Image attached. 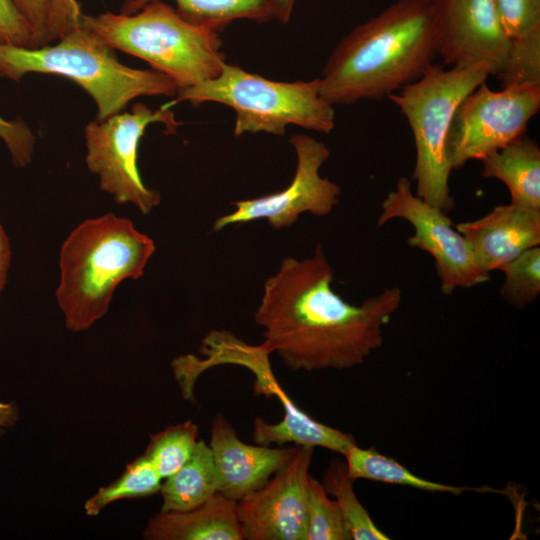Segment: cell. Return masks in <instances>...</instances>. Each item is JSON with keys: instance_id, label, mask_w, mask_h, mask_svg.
Here are the masks:
<instances>
[{"instance_id": "obj_10", "label": "cell", "mask_w": 540, "mask_h": 540, "mask_svg": "<svg viewBox=\"0 0 540 540\" xmlns=\"http://www.w3.org/2000/svg\"><path fill=\"white\" fill-rule=\"evenodd\" d=\"M395 218L408 221L414 228L407 244L434 258L444 295L490 280V272L482 267L465 237L453 228L445 211L414 194L411 180L405 177L398 179L395 190L389 192L382 202L377 226Z\"/></svg>"}, {"instance_id": "obj_19", "label": "cell", "mask_w": 540, "mask_h": 540, "mask_svg": "<svg viewBox=\"0 0 540 540\" xmlns=\"http://www.w3.org/2000/svg\"><path fill=\"white\" fill-rule=\"evenodd\" d=\"M252 437L257 445L294 443L296 446L322 447L343 456L356 445L352 434L320 423L305 412L293 418L283 417L274 424L256 417Z\"/></svg>"}, {"instance_id": "obj_22", "label": "cell", "mask_w": 540, "mask_h": 540, "mask_svg": "<svg viewBox=\"0 0 540 540\" xmlns=\"http://www.w3.org/2000/svg\"><path fill=\"white\" fill-rule=\"evenodd\" d=\"M321 483L325 491L333 496L337 502L351 539H390L376 526L369 513L358 500L353 489V481L347 475L346 463L337 458L333 459L325 470Z\"/></svg>"}, {"instance_id": "obj_6", "label": "cell", "mask_w": 540, "mask_h": 540, "mask_svg": "<svg viewBox=\"0 0 540 540\" xmlns=\"http://www.w3.org/2000/svg\"><path fill=\"white\" fill-rule=\"evenodd\" d=\"M193 106L215 102L235 112L234 135L268 133L282 136L296 125L329 134L335 127L334 105L319 91V79L274 81L225 63L214 78L179 89L176 100Z\"/></svg>"}, {"instance_id": "obj_20", "label": "cell", "mask_w": 540, "mask_h": 540, "mask_svg": "<svg viewBox=\"0 0 540 540\" xmlns=\"http://www.w3.org/2000/svg\"><path fill=\"white\" fill-rule=\"evenodd\" d=\"M153 0H124L120 13L134 14ZM176 10L187 20L220 32L236 20H275L270 0H174Z\"/></svg>"}, {"instance_id": "obj_31", "label": "cell", "mask_w": 540, "mask_h": 540, "mask_svg": "<svg viewBox=\"0 0 540 540\" xmlns=\"http://www.w3.org/2000/svg\"><path fill=\"white\" fill-rule=\"evenodd\" d=\"M30 25L37 47L51 43L50 12L52 0H12Z\"/></svg>"}, {"instance_id": "obj_34", "label": "cell", "mask_w": 540, "mask_h": 540, "mask_svg": "<svg viewBox=\"0 0 540 540\" xmlns=\"http://www.w3.org/2000/svg\"><path fill=\"white\" fill-rule=\"evenodd\" d=\"M298 0H270L275 13V20L287 24L293 15Z\"/></svg>"}, {"instance_id": "obj_8", "label": "cell", "mask_w": 540, "mask_h": 540, "mask_svg": "<svg viewBox=\"0 0 540 540\" xmlns=\"http://www.w3.org/2000/svg\"><path fill=\"white\" fill-rule=\"evenodd\" d=\"M166 105L152 110L136 102L130 111L105 120H93L84 129L89 171L99 179V187L118 204H131L149 214L160 204L159 191L145 186L137 167L138 147L146 128L162 123L174 132L180 125Z\"/></svg>"}, {"instance_id": "obj_14", "label": "cell", "mask_w": 540, "mask_h": 540, "mask_svg": "<svg viewBox=\"0 0 540 540\" xmlns=\"http://www.w3.org/2000/svg\"><path fill=\"white\" fill-rule=\"evenodd\" d=\"M209 446L214 461L217 492L234 501L262 487L291 460L297 447L271 448L246 444L221 414L213 419Z\"/></svg>"}, {"instance_id": "obj_15", "label": "cell", "mask_w": 540, "mask_h": 540, "mask_svg": "<svg viewBox=\"0 0 540 540\" xmlns=\"http://www.w3.org/2000/svg\"><path fill=\"white\" fill-rule=\"evenodd\" d=\"M482 267L499 270L522 252L540 245V210L499 205L485 216L455 225Z\"/></svg>"}, {"instance_id": "obj_29", "label": "cell", "mask_w": 540, "mask_h": 540, "mask_svg": "<svg viewBox=\"0 0 540 540\" xmlns=\"http://www.w3.org/2000/svg\"><path fill=\"white\" fill-rule=\"evenodd\" d=\"M0 139L15 166L22 168L31 163L36 137L26 122L21 119L6 120L0 116Z\"/></svg>"}, {"instance_id": "obj_33", "label": "cell", "mask_w": 540, "mask_h": 540, "mask_svg": "<svg viewBox=\"0 0 540 540\" xmlns=\"http://www.w3.org/2000/svg\"><path fill=\"white\" fill-rule=\"evenodd\" d=\"M11 258L12 252L10 242L2 224L0 223V294L6 285Z\"/></svg>"}, {"instance_id": "obj_26", "label": "cell", "mask_w": 540, "mask_h": 540, "mask_svg": "<svg viewBox=\"0 0 540 540\" xmlns=\"http://www.w3.org/2000/svg\"><path fill=\"white\" fill-rule=\"evenodd\" d=\"M306 540H351L337 502L311 475L307 486Z\"/></svg>"}, {"instance_id": "obj_28", "label": "cell", "mask_w": 540, "mask_h": 540, "mask_svg": "<svg viewBox=\"0 0 540 540\" xmlns=\"http://www.w3.org/2000/svg\"><path fill=\"white\" fill-rule=\"evenodd\" d=\"M503 28L511 39L540 26V0H495Z\"/></svg>"}, {"instance_id": "obj_9", "label": "cell", "mask_w": 540, "mask_h": 540, "mask_svg": "<svg viewBox=\"0 0 540 540\" xmlns=\"http://www.w3.org/2000/svg\"><path fill=\"white\" fill-rule=\"evenodd\" d=\"M539 110L540 87L508 86L495 91L482 83L454 114L447 138L452 170L482 160L524 135Z\"/></svg>"}, {"instance_id": "obj_2", "label": "cell", "mask_w": 540, "mask_h": 540, "mask_svg": "<svg viewBox=\"0 0 540 540\" xmlns=\"http://www.w3.org/2000/svg\"><path fill=\"white\" fill-rule=\"evenodd\" d=\"M436 56L432 0H397L337 43L318 78L320 95L332 105L382 100L420 78Z\"/></svg>"}, {"instance_id": "obj_32", "label": "cell", "mask_w": 540, "mask_h": 540, "mask_svg": "<svg viewBox=\"0 0 540 540\" xmlns=\"http://www.w3.org/2000/svg\"><path fill=\"white\" fill-rule=\"evenodd\" d=\"M82 12L77 0H52L50 12L51 42L60 39L80 24Z\"/></svg>"}, {"instance_id": "obj_18", "label": "cell", "mask_w": 540, "mask_h": 540, "mask_svg": "<svg viewBox=\"0 0 540 540\" xmlns=\"http://www.w3.org/2000/svg\"><path fill=\"white\" fill-rule=\"evenodd\" d=\"M159 491L162 496L160 511L190 510L210 499L217 492L210 446L198 440L188 461L165 478Z\"/></svg>"}, {"instance_id": "obj_30", "label": "cell", "mask_w": 540, "mask_h": 540, "mask_svg": "<svg viewBox=\"0 0 540 540\" xmlns=\"http://www.w3.org/2000/svg\"><path fill=\"white\" fill-rule=\"evenodd\" d=\"M0 44L37 48L30 25L12 0H0Z\"/></svg>"}, {"instance_id": "obj_21", "label": "cell", "mask_w": 540, "mask_h": 540, "mask_svg": "<svg viewBox=\"0 0 540 540\" xmlns=\"http://www.w3.org/2000/svg\"><path fill=\"white\" fill-rule=\"evenodd\" d=\"M347 475L352 481H371L409 486L428 492L460 495L473 488L438 483L417 476L396 460L379 453L375 448L352 446L345 454Z\"/></svg>"}, {"instance_id": "obj_16", "label": "cell", "mask_w": 540, "mask_h": 540, "mask_svg": "<svg viewBox=\"0 0 540 540\" xmlns=\"http://www.w3.org/2000/svg\"><path fill=\"white\" fill-rule=\"evenodd\" d=\"M143 535L149 540H244L236 501L218 492L190 510L160 511Z\"/></svg>"}, {"instance_id": "obj_4", "label": "cell", "mask_w": 540, "mask_h": 540, "mask_svg": "<svg viewBox=\"0 0 540 540\" xmlns=\"http://www.w3.org/2000/svg\"><path fill=\"white\" fill-rule=\"evenodd\" d=\"M58 40L33 49L0 44V77L16 82L29 73L69 78L94 100L97 120L122 112L137 97L174 96L179 90L161 72L123 65L115 49L81 22Z\"/></svg>"}, {"instance_id": "obj_11", "label": "cell", "mask_w": 540, "mask_h": 540, "mask_svg": "<svg viewBox=\"0 0 540 540\" xmlns=\"http://www.w3.org/2000/svg\"><path fill=\"white\" fill-rule=\"evenodd\" d=\"M297 165L290 184L281 191L254 199L233 202L235 211L217 218L214 231L233 224L248 223L264 218L269 225L280 230L293 225L300 214L310 212L326 216L338 204L341 188L320 175V168L330 156V150L321 141L307 134L290 137Z\"/></svg>"}, {"instance_id": "obj_5", "label": "cell", "mask_w": 540, "mask_h": 540, "mask_svg": "<svg viewBox=\"0 0 540 540\" xmlns=\"http://www.w3.org/2000/svg\"><path fill=\"white\" fill-rule=\"evenodd\" d=\"M80 22L113 49L146 61L179 89L216 77L226 63L219 32L187 20L163 0L129 15L82 13Z\"/></svg>"}, {"instance_id": "obj_17", "label": "cell", "mask_w": 540, "mask_h": 540, "mask_svg": "<svg viewBox=\"0 0 540 540\" xmlns=\"http://www.w3.org/2000/svg\"><path fill=\"white\" fill-rule=\"evenodd\" d=\"M482 175L502 181L510 192V203L540 210V148L522 135L482 160Z\"/></svg>"}, {"instance_id": "obj_27", "label": "cell", "mask_w": 540, "mask_h": 540, "mask_svg": "<svg viewBox=\"0 0 540 540\" xmlns=\"http://www.w3.org/2000/svg\"><path fill=\"white\" fill-rule=\"evenodd\" d=\"M505 275L500 295L516 307L523 308L540 294V247L525 250L500 269Z\"/></svg>"}, {"instance_id": "obj_3", "label": "cell", "mask_w": 540, "mask_h": 540, "mask_svg": "<svg viewBox=\"0 0 540 540\" xmlns=\"http://www.w3.org/2000/svg\"><path fill=\"white\" fill-rule=\"evenodd\" d=\"M154 252V241L128 218L106 213L79 223L59 252L55 295L66 328L86 331L103 318L117 287L142 277Z\"/></svg>"}, {"instance_id": "obj_1", "label": "cell", "mask_w": 540, "mask_h": 540, "mask_svg": "<svg viewBox=\"0 0 540 540\" xmlns=\"http://www.w3.org/2000/svg\"><path fill=\"white\" fill-rule=\"evenodd\" d=\"M333 269L321 245L302 260L285 257L264 283L254 321L262 345L292 371L349 369L383 343V327L402 300L393 286L360 305L332 289Z\"/></svg>"}, {"instance_id": "obj_25", "label": "cell", "mask_w": 540, "mask_h": 540, "mask_svg": "<svg viewBox=\"0 0 540 540\" xmlns=\"http://www.w3.org/2000/svg\"><path fill=\"white\" fill-rule=\"evenodd\" d=\"M497 79L502 88L540 87V26L510 39L506 60Z\"/></svg>"}, {"instance_id": "obj_35", "label": "cell", "mask_w": 540, "mask_h": 540, "mask_svg": "<svg viewBox=\"0 0 540 540\" xmlns=\"http://www.w3.org/2000/svg\"><path fill=\"white\" fill-rule=\"evenodd\" d=\"M17 418V408L11 403L0 401V436L4 433L6 428L15 424Z\"/></svg>"}, {"instance_id": "obj_24", "label": "cell", "mask_w": 540, "mask_h": 540, "mask_svg": "<svg viewBox=\"0 0 540 540\" xmlns=\"http://www.w3.org/2000/svg\"><path fill=\"white\" fill-rule=\"evenodd\" d=\"M198 433L197 425L190 420L169 426L150 436L144 454L165 479L191 457L198 442Z\"/></svg>"}, {"instance_id": "obj_13", "label": "cell", "mask_w": 540, "mask_h": 540, "mask_svg": "<svg viewBox=\"0 0 540 540\" xmlns=\"http://www.w3.org/2000/svg\"><path fill=\"white\" fill-rule=\"evenodd\" d=\"M437 55L443 65L465 68L485 64L490 76L501 72L510 38L495 0H432Z\"/></svg>"}, {"instance_id": "obj_7", "label": "cell", "mask_w": 540, "mask_h": 540, "mask_svg": "<svg viewBox=\"0 0 540 540\" xmlns=\"http://www.w3.org/2000/svg\"><path fill=\"white\" fill-rule=\"evenodd\" d=\"M489 76L485 64L448 69L433 64L416 81L387 97L399 107L414 137L415 194L445 212L454 207L449 187L452 168L447 154L451 123L464 98Z\"/></svg>"}, {"instance_id": "obj_23", "label": "cell", "mask_w": 540, "mask_h": 540, "mask_svg": "<svg viewBox=\"0 0 540 540\" xmlns=\"http://www.w3.org/2000/svg\"><path fill=\"white\" fill-rule=\"evenodd\" d=\"M162 479L145 454L138 456L126 466L115 481L100 487L85 502V513L88 516H96L115 501L149 497L160 490Z\"/></svg>"}, {"instance_id": "obj_12", "label": "cell", "mask_w": 540, "mask_h": 540, "mask_svg": "<svg viewBox=\"0 0 540 540\" xmlns=\"http://www.w3.org/2000/svg\"><path fill=\"white\" fill-rule=\"evenodd\" d=\"M313 447L297 446L291 460L250 495L236 501L246 540H306L307 486Z\"/></svg>"}]
</instances>
